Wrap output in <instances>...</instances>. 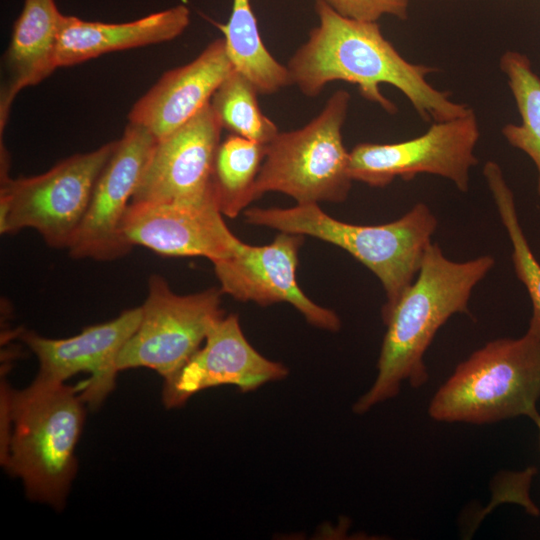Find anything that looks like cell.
Wrapping results in <instances>:
<instances>
[{
  "mask_svg": "<svg viewBox=\"0 0 540 540\" xmlns=\"http://www.w3.org/2000/svg\"><path fill=\"white\" fill-rule=\"evenodd\" d=\"M315 11L318 26L287 65L292 84L304 95L315 97L330 82L346 81L356 85L363 98L394 114L396 105L379 87L388 84L401 91L425 121H445L471 110L434 88L426 76L437 69L403 58L377 22L346 18L322 0H316Z\"/></svg>",
  "mask_w": 540,
  "mask_h": 540,
  "instance_id": "1",
  "label": "cell"
},
{
  "mask_svg": "<svg viewBox=\"0 0 540 540\" xmlns=\"http://www.w3.org/2000/svg\"><path fill=\"white\" fill-rule=\"evenodd\" d=\"M495 260L483 255L464 262L448 259L436 243H429L412 284L395 305L382 314L386 333L370 388L352 410L364 414L396 397L407 382L412 388L429 379L424 355L437 331L454 314H469L475 286L493 268Z\"/></svg>",
  "mask_w": 540,
  "mask_h": 540,
  "instance_id": "2",
  "label": "cell"
},
{
  "mask_svg": "<svg viewBox=\"0 0 540 540\" xmlns=\"http://www.w3.org/2000/svg\"><path fill=\"white\" fill-rule=\"evenodd\" d=\"M78 386L65 383L1 393L0 458L26 496L61 510L76 475L75 450L86 416Z\"/></svg>",
  "mask_w": 540,
  "mask_h": 540,
  "instance_id": "3",
  "label": "cell"
},
{
  "mask_svg": "<svg viewBox=\"0 0 540 540\" xmlns=\"http://www.w3.org/2000/svg\"><path fill=\"white\" fill-rule=\"evenodd\" d=\"M248 224L279 232L311 236L338 246L366 266L381 282L388 312L412 284L422 256L437 227L424 203L415 204L399 219L381 225H356L332 218L318 204L244 211Z\"/></svg>",
  "mask_w": 540,
  "mask_h": 540,
  "instance_id": "4",
  "label": "cell"
},
{
  "mask_svg": "<svg viewBox=\"0 0 540 540\" xmlns=\"http://www.w3.org/2000/svg\"><path fill=\"white\" fill-rule=\"evenodd\" d=\"M540 399V340L528 330L520 338L486 343L457 365L430 400L438 422L484 425L537 413Z\"/></svg>",
  "mask_w": 540,
  "mask_h": 540,
  "instance_id": "5",
  "label": "cell"
},
{
  "mask_svg": "<svg viewBox=\"0 0 540 540\" xmlns=\"http://www.w3.org/2000/svg\"><path fill=\"white\" fill-rule=\"evenodd\" d=\"M350 94L339 89L321 112L303 127L279 132L266 145L257 177L254 201L267 192H280L296 204L343 202L351 190L350 152L342 136Z\"/></svg>",
  "mask_w": 540,
  "mask_h": 540,
  "instance_id": "6",
  "label": "cell"
},
{
  "mask_svg": "<svg viewBox=\"0 0 540 540\" xmlns=\"http://www.w3.org/2000/svg\"><path fill=\"white\" fill-rule=\"evenodd\" d=\"M117 145L68 157L50 170L11 179L1 169L0 231H37L52 248L68 249L88 210L96 182Z\"/></svg>",
  "mask_w": 540,
  "mask_h": 540,
  "instance_id": "7",
  "label": "cell"
},
{
  "mask_svg": "<svg viewBox=\"0 0 540 540\" xmlns=\"http://www.w3.org/2000/svg\"><path fill=\"white\" fill-rule=\"evenodd\" d=\"M220 288L180 295L165 278L148 279L146 300L136 331L117 358L119 371L150 368L164 381L174 377L204 343L210 329L224 315Z\"/></svg>",
  "mask_w": 540,
  "mask_h": 540,
  "instance_id": "8",
  "label": "cell"
},
{
  "mask_svg": "<svg viewBox=\"0 0 540 540\" xmlns=\"http://www.w3.org/2000/svg\"><path fill=\"white\" fill-rule=\"evenodd\" d=\"M480 137L474 111L433 122L422 135L395 143H359L350 151L353 181L385 187L396 177L410 180L427 173L446 178L461 192L469 188V172L478 163L474 153Z\"/></svg>",
  "mask_w": 540,
  "mask_h": 540,
  "instance_id": "9",
  "label": "cell"
},
{
  "mask_svg": "<svg viewBox=\"0 0 540 540\" xmlns=\"http://www.w3.org/2000/svg\"><path fill=\"white\" fill-rule=\"evenodd\" d=\"M141 314V306L127 309L110 321L88 326L65 339L19 330L18 337L39 361V371L30 386L63 384L84 372L88 377L78 385L80 396L89 408H99L115 388L119 352L136 331Z\"/></svg>",
  "mask_w": 540,
  "mask_h": 540,
  "instance_id": "10",
  "label": "cell"
},
{
  "mask_svg": "<svg viewBox=\"0 0 540 540\" xmlns=\"http://www.w3.org/2000/svg\"><path fill=\"white\" fill-rule=\"evenodd\" d=\"M303 235L279 232L267 245H237L228 257L212 262L223 293L241 302L261 306L286 302L295 307L312 326L335 332L341 327L338 315L312 301L296 280Z\"/></svg>",
  "mask_w": 540,
  "mask_h": 540,
  "instance_id": "11",
  "label": "cell"
},
{
  "mask_svg": "<svg viewBox=\"0 0 540 540\" xmlns=\"http://www.w3.org/2000/svg\"><path fill=\"white\" fill-rule=\"evenodd\" d=\"M157 139L129 123L94 187L86 215L69 246L76 259L112 261L129 253L121 226Z\"/></svg>",
  "mask_w": 540,
  "mask_h": 540,
  "instance_id": "12",
  "label": "cell"
},
{
  "mask_svg": "<svg viewBox=\"0 0 540 540\" xmlns=\"http://www.w3.org/2000/svg\"><path fill=\"white\" fill-rule=\"evenodd\" d=\"M222 129L209 103L176 131L157 140L131 202H215L212 172Z\"/></svg>",
  "mask_w": 540,
  "mask_h": 540,
  "instance_id": "13",
  "label": "cell"
},
{
  "mask_svg": "<svg viewBox=\"0 0 540 540\" xmlns=\"http://www.w3.org/2000/svg\"><path fill=\"white\" fill-rule=\"evenodd\" d=\"M287 375L284 364L264 357L249 343L238 316L230 314L213 325L204 345L163 382L162 401L166 408H178L212 387L232 385L247 393Z\"/></svg>",
  "mask_w": 540,
  "mask_h": 540,
  "instance_id": "14",
  "label": "cell"
},
{
  "mask_svg": "<svg viewBox=\"0 0 540 540\" xmlns=\"http://www.w3.org/2000/svg\"><path fill=\"white\" fill-rule=\"evenodd\" d=\"M121 232L126 242L172 257H228L240 243L212 201L204 204L130 202Z\"/></svg>",
  "mask_w": 540,
  "mask_h": 540,
  "instance_id": "15",
  "label": "cell"
},
{
  "mask_svg": "<svg viewBox=\"0 0 540 540\" xmlns=\"http://www.w3.org/2000/svg\"><path fill=\"white\" fill-rule=\"evenodd\" d=\"M235 70L224 38H219L191 62L167 71L131 108L129 123L163 139L196 116L221 83Z\"/></svg>",
  "mask_w": 540,
  "mask_h": 540,
  "instance_id": "16",
  "label": "cell"
},
{
  "mask_svg": "<svg viewBox=\"0 0 540 540\" xmlns=\"http://www.w3.org/2000/svg\"><path fill=\"white\" fill-rule=\"evenodd\" d=\"M190 24L183 4L124 23L87 21L63 15L56 49L57 67L85 62L106 53L167 42Z\"/></svg>",
  "mask_w": 540,
  "mask_h": 540,
  "instance_id": "17",
  "label": "cell"
},
{
  "mask_svg": "<svg viewBox=\"0 0 540 540\" xmlns=\"http://www.w3.org/2000/svg\"><path fill=\"white\" fill-rule=\"evenodd\" d=\"M62 17L55 0H24L4 56L7 80L1 93V131L17 93L40 83L58 68L56 49Z\"/></svg>",
  "mask_w": 540,
  "mask_h": 540,
  "instance_id": "18",
  "label": "cell"
},
{
  "mask_svg": "<svg viewBox=\"0 0 540 540\" xmlns=\"http://www.w3.org/2000/svg\"><path fill=\"white\" fill-rule=\"evenodd\" d=\"M265 154V144L238 135L221 140L214 159L212 191L223 216L235 218L254 201V186Z\"/></svg>",
  "mask_w": 540,
  "mask_h": 540,
  "instance_id": "19",
  "label": "cell"
},
{
  "mask_svg": "<svg viewBox=\"0 0 540 540\" xmlns=\"http://www.w3.org/2000/svg\"><path fill=\"white\" fill-rule=\"evenodd\" d=\"M500 68L514 97L520 123H508L502 134L514 148L524 152L534 163L537 192L540 197V77L532 69L530 59L518 51H506Z\"/></svg>",
  "mask_w": 540,
  "mask_h": 540,
  "instance_id": "20",
  "label": "cell"
},
{
  "mask_svg": "<svg viewBox=\"0 0 540 540\" xmlns=\"http://www.w3.org/2000/svg\"><path fill=\"white\" fill-rule=\"evenodd\" d=\"M483 174L511 243L515 274L525 286L532 303V316L527 330L540 340V263L523 232L513 192L500 166L489 161L484 165Z\"/></svg>",
  "mask_w": 540,
  "mask_h": 540,
  "instance_id": "21",
  "label": "cell"
},
{
  "mask_svg": "<svg viewBox=\"0 0 540 540\" xmlns=\"http://www.w3.org/2000/svg\"><path fill=\"white\" fill-rule=\"evenodd\" d=\"M256 88L236 69L213 94L210 105L221 126L230 134L267 145L279 133L261 110Z\"/></svg>",
  "mask_w": 540,
  "mask_h": 540,
  "instance_id": "22",
  "label": "cell"
},
{
  "mask_svg": "<svg viewBox=\"0 0 540 540\" xmlns=\"http://www.w3.org/2000/svg\"><path fill=\"white\" fill-rule=\"evenodd\" d=\"M234 68L255 84L265 83L278 73V62L265 47L250 0H232L226 24L218 25Z\"/></svg>",
  "mask_w": 540,
  "mask_h": 540,
  "instance_id": "23",
  "label": "cell"
},
{
  "mask_svg": "<svg viewBox=\"0 0 540 540\" xmlns=\"http://www.w3.org/2000/svg\"><path fill=\"white\" fill-rule=\"evenodd\" d=\"M338 14L353 20L377 22L384 15L405 20L409 0H322Z\"/></svg>",
  "mask_w": 540,
  "mask_h": 540,
  "instance_id": "24",
  "label": "cell"
},
{
  "mask_svg": "<svg viewBox=\"0 0 540 540\" xmlns=\"http://www.w3.org/2000/svg\"><path fill=\"white\" fill-rule=\"evenodd\" d=\"M532 421L535 423L537 429H538V434H539V447H540V414L537 413L533 418H532Z\"/></svg>",
  "mask_w": 540,
  "mask_h": 540,
  "instance_id": "25",
  "label": "cell"
}]
</instances>
